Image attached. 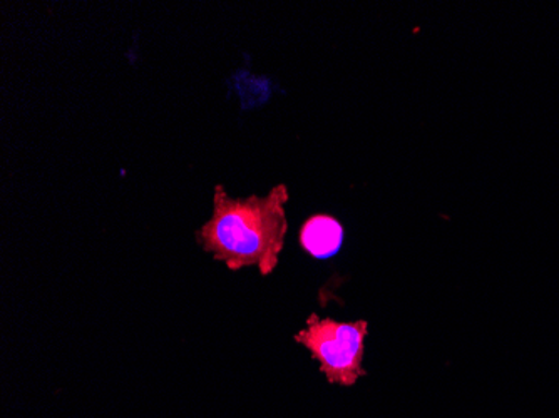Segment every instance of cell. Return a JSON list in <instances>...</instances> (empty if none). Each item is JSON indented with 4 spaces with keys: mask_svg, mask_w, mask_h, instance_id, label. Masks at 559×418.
<instances>
[{
    "mask_svg": "<svg viewBox=\"0 0 559 418\" xmlns=\"http://www.w3.org/2000/svg\"><path fill=\"white\" fill-rule=\"evenodd\" d=\"M290 193L285 184L265 196L231 198L222 184L213 193V215L197 231V241L231 272L257 265L272 275L284 251L288 219L285 206Z\"/></svg>",
    "mask_w": 559,
    "mask_h": 418,
    "instance_id": "1",
    "label": "cell"
},
{
    "mask_svg": "<svg viewBox=\"0 0 559 418\" xmlns=\"http://www.w3.org/2000/svg\"><path fill=\"white\" fill-rule=\"evenodd\" d=\"M367 333L369 323L366 320L341 323L312 313L294 339L319 361L320 372L329 383L352 386L366 377L362 361Z\"/></svg>",
    "mask_w": 559,
    "mask_h": 418,
    "instance_id": "2",
    "label": "cell"
},
{
    "mask_svg": "<svg viewBox=\"0 0 559 418\" xmlns=\"http://www.w3.org/2000/svg\"><path fill=\"white\" fill-rule=\"evenodd\" d=\"M344 226L330 215H313L301 225L298 232L300 247L317 260H329L341 251Z\"/></svg>",
    "mask_w": 559,
    "mask_h": 418,
    "instance_id": "3",
    "label": "cell"
}]
</instances>
